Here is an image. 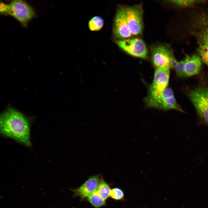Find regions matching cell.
<instances>
[{
	"label": "cell",
	"mask_w": 208,
	"mask_h": 208,
	"mask_svg": "<svg viewBox=\"0 0 208 208\" xmlns=\"http://www.w3.org/2000/svg\"><path fill=\"white\" fill-rule=\"evenodd\" d=\"M1 133L30 146V129L27 120L21 114L12 109L9 108L3 113L0 118Z\"/></svg>",
	"instance_id": "cell-1"
},
{
	"label": "cell",
	"mask_w": 208,
	"mask_h": 208,
	"mask_svg": "<svg viewBox=\"0 0 208 208\" xmlns=\"http://www.w3.org/2000/svg\"><path fill=\"white\" fill-rule=\"evenodd\" d=\"M0 8L1 13L13 17L25 26L35 16L33 8L22 0H14L8 4L1 3Z\"/></svg>",
	"instance_id": "cell-2"
},
{
	"label": "cell",
	"mask_w": 208,
	"mask_h": 208,
	"mask_svg": "<svg viewBox=\"0 0 208 208\" xmlns=\"http://www.w3.org/2000/svg\"><path fill=\"white\" fill-rule=\"evenodd\" d=\"M148 107L164 111L171 109L182 112L184 111L177 103L171 89L167 88L165 90L157 94H148L145 99Z\"/></svg>",
	"instance_id": "cell-3"
},
{
	"label": "cell",
	"mask_w": 208,
	"mask_h": 208,
	"mask_svg": "<svg viewBox=\"0 0 208 208\" xmlns=\"http://www.w3.org/2000/svg\"><path fill=\"white\" fill-rule=\"evenodd\" d=\"M188 96L201 120L208 126V87L198 86L188 92Z\"/></svg>",
	"instance_id": "cell-4"
},
{
	"label": "cell",
	"mask_w": 208,
	"mask_h": 208,
	"mask_svg": "<svg viewBox=\"0 0 208 208\" xmlns=\"http://www.w3.org/2000/svg\"><path fill=\"white\" fill-rule=\"evenodd\" d=\"M114 41L120 48L130 55L145 59L148 58L145 44L140 38L116 40Z\"/></svg>",
	"instance_id": "cell-5"
},
{
	"label": "cell",
	"mask_w": 208,
	"mask_h": 208,
	"mask_svg": "<svg viewBox=\"0 0 208 208\" xmlns=\"http://www.w3.org/2000/svg\"><path fill=\"white\" fill-rule=\"evenodd\" d=\"M125 13L127 24L132 35L141 34L143 28L142 5L125 7Z\"/></svg>",
	"instance_id": "cell-6"
},
{
	"label": "cell",
	"mask_w": 208,
	"mask_h": 208,
	"mask_svg": "<svg viewBox=\"0 0 208 208\" xmlns=\"http://www.w3.org/2000/svg\"><path fill=\"white\" fill-rule=\"evenodd\" d=\"M125 9V7L123 6L118 8L114 21V36L116 38L118 39H126L132 35L127 24Z\"/></svg>",
	"instance_id": "cell-7"
},
{
	"label": "cell",
	"mask_w": 208,
	"mask_h": 208,
	"mask_svg": "<svg viewBox=\"0 0 208 208\" xmlns=\"http://www.w3.org/2000/svg\"><path fill=\"white\" fill-rule=\"evenodd\" d=\"M173 55L170 49L163 45H158L151 49V60L155 68H170V59Z\"/></svg>",
	"instance_id": "cell-8"
},
{
	"label": "cell",
	"mask_w": 208,
	"mask_h": 208,
	"mask_svg": "<svg viewBox=\"0 0 208 208\" xmlns=\"http://www.w3.org/2000/svg\"><path fill=\"white\" fill-rule=\"evenodd\" d=\"M170 69L167 67L155 69L153 82L150 86L148 93H159L168 88Z\"/></svg>",
	"instance_id": "cell-9"
},
{
	"label": "cell",
	"mask_w": 208,
	"mask_h": 208,
	"mask_svg": "<svg viewBox=\"0 0 208 208\" xmlns=\"http://www.w3.org/2000/svg\"><path fill=\"white\" fill-rule=\"evenodd\" d=\"M101 175L97 174L90 176L81 185L72 189L74 196H78L81 200L86 199L97 189Z\"/></svg>",
	"instance_id": "cell-10"
},
{
	"label": "cell",
	"mask_w": 208,
	"mask_h": 208,
	"mask_svg": "<svg viewBox=\"0 0 208 208\" xmlns=\"http://www.w3.org/2000/svg\"><path fill=\"white\" fill-rule=\"evenodd\" d=\"M184 76L190 77L194 75L200 71L201 66L202 60L198 55L194 54L185 57Z\"/></svg>",
	"instance_id": "cell-11"
},
{
	"label": "cell",
	"mask_w": 208,
	"mask_h": 208,
	"mask_svg": "<svg viewBox=\"0 0 208 208\" xmlns=\"http://www.w3.org/2000/svg\"><path fill=\"white\" fill-rule=\"evenodd\" d=\"M111 189L109 184L104 179L101 175L96 191L100 196L106 200L110 196Z\"/></svg>",
	"instance_id": "cell-12"
},
{
	"label": "cell",
	"mask_w": 208,
	"mask_h": 208,
	"mask_svg": "<svg viewBox=\"0 0 208 208\" xmlns=\"http://www.w3.org/2000/svg\"><path fill=\"white\" fill-rule=\"evenodd\" d=\"M95 208H100L106 205V200L99 194L96 190L86 199Z\"/></svg>",
	"instance_id": "cell-13"
},
{
	"label": "cell",
	"mask_w": 208,
	"mask_h": 208,
	"mask_svg": "<svg viewBox=\"0 0 208 208\" xmlns=\"http://www.w3.org/2000/svg\"><path fill=\"white\" fill-rule=\"evenodd\" d=\"M104 24V21L103 18L99 16H96L89 21L88 25L91 31H96L101 30Z\"/></svg>",
	"instance_id": "cell-14"
},
{
	"label": "cell",
	"mask_w": 208,
	"mask_h": 208,
	"mask_svg": "<svg viewBox=\"0 0 208 208\" xmlns=\"http://www.w3.org/2000/svg\"><path fill=\"white\" fill-rule=\"evenodd\" d=\"M200 29L195 34L198 42L199 45L208 44V26Z\"/></svg>",
	"instance_id": "cell-15"
},
{
	"label": "cell",
	"mask_w": 208,
	"mask_h": 208,
	"mask_svg": "<svg viewBox=\"0 0 208 208\" xmlns=\"http://www.w3.org/2000/svg\"><path fill=\"white\" fill-rule=\"evenodd\" d=\"M176 6L180 7H187L196 3H201L204 1L196 0H170L168 1Z\"/></svg>",
	"instance_id": "cell-16"
},
{
	"label": "cell",
	"mask_w": 208,
	"mask_h": 208,
	"mask_svg": "<svg viewBox=\"0 0 208 208\" xmlns=\"http://www.w3.org/2000/svg\"><path fill=\"white\" fill-rule=\"evenodd\" d=\"M198 51L202 61L208 66V44L199 45Z\"/></svg>",
	"instance_id": "cell-17"
},
{
	"label": "cell",
	"mask_w": 208,
	"mask_h": 208,
	"mask_svg": "<svg viewBox=\"0 0 208 208\" xmlns=\"http://www.w3.org/2000/svg\"><path fill=\"white\" fill-rule=\"evenodd\" d=\"M124 193L122 190L118 187H115L111 190L110 196L116 200L123 201L125 200Z\"/></svg>",
	"instance_id": "cell-18"
},
{
	"label": "cell",
	"mask_w": 208,
	"mask_h": 208,
	"mask_svg": "<svg viewBox=\"0 0 208 208\" xmlns=\"http://www.w3.org/2000/svg\"><path fill=\"white\" fill-rule=\"evenodd\" d=\"M185 62V58L181 60L177 61L174 69L176 74L178 77H184V71Z\"/></svg>",
	"instance_id": "cell-19"
},
{
	"label": "cell",
	"mask_w": 208,
	"mask_h": 208,
	"mask_svg": "<svg viewBox=\"0 0 208 208\" xmlns=\"http://www.w3.org/2000/svg\"><path fill=\"white\" fill-rule=\"evenodd\" d=\"M205 21L206 24L208 26V13L207 14L205 17Z\"/></svg>",
	"instance_id": "cell-20"
},
{
	"label": "cell",
	"mask_w": 208,
	"mask_h": 208,
	"mask_svg": "<svg viewBox=\"0 0 208 208\" xmlns=\"http://www.w3.org/2000/svg\"></svg>",
	"instance_id": "cell-21"
}]
</instances>
